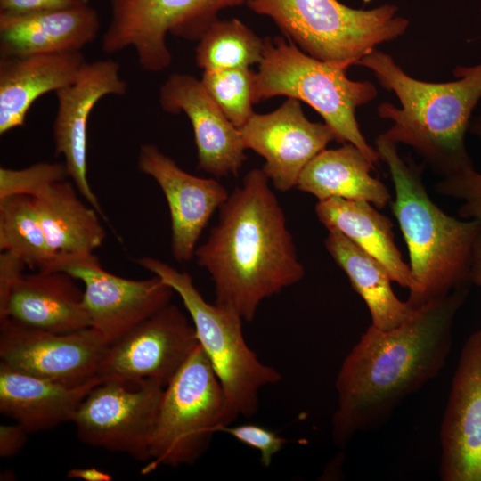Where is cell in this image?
<instances>
[{"label": "cell", "instance_id": "3", "mask_svg": "<svg viewBox=\"0 0 481 481\" xmlns=\"http://www.w3.org/2000/svg\"><path fill=\"white\" fill-rule=\"evenodd\" d=\"M356 65L370 69L400 103L378 106V116L392 122L382 133L387 139L412 148L442 178L473 166L465 137L481 100V62L455 67L456 79L448 82L417 79L377 48Z\"/></svg>", "mask_w": 481, "mask_h": 481}, {"label": "cell", "instance_id": "10", "mask_svg": "<svg viewBox=\"0 0 481 481\" xmlns=\"http://www.w3.org/2000/svg\"><path fill=\"white\" fill-rule=\"evenodd\" d=\"M164 389L154 379L101 382L86 395L72 421L77 437L86 444L149 461Z\"/></svg>", "mask_w": 481, "mask_h": 481}, {"label": "cell", "instance_id": "2", "mask_svg": "<svg viewBox=\"0 0 481 481\" xmlns=\"http://www.w3.org/2000/svg\"><path fill=\"white\" fill-rule=\"evenodd\" d=\"M262 169H252L221 205L217 224L196 248L211 276L215 303L251 322L260 303L301 281L300 263L284 212Z\"/></svg>", "mask_w": 481, "mask_h": 481}, {"label": "cell", "instance_id": "22", "mask_svg": "<svg viewBox=\"0 0 481 481\" xmlns=\"http://www.w3.org/2000/svg\"><path fill=\"white\" fill-rule=\"evenodd\" d=\"M100 29L90 4L24 16L0 15L1 56L75 52L93 42Z\"/></svg>", "mask_w": 481, "mask_h": 481}, {"label": "cell", "instance_id": "32", "mask_svg": "<svg viewBox=\"0 0 481 481\" xmlns=\"http://www.w3.org/2000/svg\"><path fill=\"white\" fill-rule=\"evenodd\" d=\"M221 432L229 434L239 442L257 450L260 453V461L265 467L270 466L273 457L287 444L285 438L257 424L229 425L224 427Z\"/></svg>", "mask_w": 481, "mask_h": 481}, {"label": "cell", "instance_id": "24", "mask_svg": "<svg viewBox=\"0 0 481 481\" xmlns=\"http://www.w3.org/2000/svg\"><path fill=\"white\" fill-rule=\"evenodd\" d=\"M374 164L354 144L324 149L302 170L296 188L318 201L331 198L364 200L379 208L390 201L387 187L371 174Z\"/></svg>", "mask_w": 481, "mask_h": 481}, {"label": "cell", "instance_id": "34", "mask_svg": "<svg viewBox=\"0 0 481 481\" xmlns=\"http://www.w3.org/2000/svg\"><path fill=\"white\" fill-rule=\"evenodd\" d=\"M29 432L20 424L0 426V457L7 459L18 454L25 446Z\"/></svg>", "mask_w": 481, "mask_h": 481}, {"label": "cell", "instance_id": "19", "mask_svg": "<svg viewBox=\"0 0 481 481\" xmlns=\"http://www.w3.org/2000/svg\"><path fill=\"white\" fill-rule=\"evenodd\" d=\"M159 102L172 114L189 118L197 148L198 168L216 177L237 175L247 157L242 136L205 89L190 74H172L161 86Z\"/></svg>", "mask_w": 481, "mask_h": 481}, {"label": "cell", "instance_id": "1", "mask_svg": "<svg viewBox=\"0 0 481 481\" xmlns=\"http://www.w3.org/2000/svg\"><path fill=\"white\" fill-rule=\"evenodd\" d=\"M469 286L418 308L390 330L368 327L338 372L333 443L346 447L360 432L385 425L409 396L437 377L452 346L455 317Z\"/></svg>", "mask_w": 481, "mask_h": 481}, {"label": "cell", "instance_id": "29", "mask_svg": "<svg viewBox=\"0 0 481 481\" xmlns=\"http://www.w3.org/2000/svg\"><path fill=\"white\" fill-rule=\"evenodd\" d=\"M254 75L249 68L204 70L201 83L226 118L238 128L255 113Z\"/></svg>", "mask_w": 481, "mask_h": 481}, {"label": "cell", "instance_id": "25", "mask_svg": "<svg viewBox=\"0 0 481 481\" xmlns=\"http://www.w3.org/2000/svg\"><path fill=\"white\" fill-rule=\"evenodd\" d=\"M77 189L63 180L33 197L48 244L55 255L94 253L106 232L99 213L77 195Z\"/></svg>", "mask_w": 481, "mask_h": 481}, {"label": "cell", "instance_id": "7", "mask_svg": "<svg viewBox=\"0 0 481 481\" xmlns=\"http://www.w3.org/2000/svg\"><path fill=\"white\" fill-rule=\"evenodd\" d=\"M135 261L180 297L233 416L255 415L261 389L277 384L282 377L275 368L261 362L248 346L241 316L230 307L207 302L188 273L151 257Z\"/></svg>", "mask_w": 481, "mask_h": 481}, {"label": "cell", "instance_id": "37", "mask_svg": "<svg viewBox=\"0 0 481 481\" xmlns=\"http://www.w3.org/2000/svg\"><path fill=\"white\" fill-rule=\"evenodd\" d=\"M469 132L481 139V110L477 115L472 117Z\"/></svg>", "mask_w": 481, "mask_h": 481}, {"label": "cell", "instance_id": "12", "mask_svg": "<svg viewBox=\"0 0 481 481\" xmlns=\"http://www.w3.org/2000/svg\"><path fill=\"white\" fill-rule=\"evenodd\" d=\"M109 345L92 327L55 333L0 322V364L69 386L101 378Z\"/></svg>", "mask_w": 481, "mask_h": 481}, {"label": "cell", "instance_id": "11", "mask_svg": "<svg viewBox=\"0 0 481 481\" xmlns=\"http://www.w3.org/2000/svg\"><path fill=\"white\" fill-rule=\"evenodd\" d=\"M45 271L63 272L84 283L83 302L90 327L109 344L168 305L174 294L154 274L131 280L106 271L94 253L55 255Z\"/></svg>", "mask_w": 481, "mask_h": 481}, {"label": "cell", "instance_id": "33", "mask_svg": "<svg viewBox=\"0 0 481 481\" xmlns=\"http://www.w3.org/2000/svg\"><path fill=\"white\" fill-rule=\"evenodd\" d=\"M89 4L90 0H0V15L24 16Z\"/></svg>", "mask_w": 481, "mask_h": 481}, {"label": "cell", "instance_id": "5", "mask_svg": "<svg viewBox=\"0 0 481 481\" xmlns=\"http://www.w3.org/2000/svg\"><path fill=\"white\" fill-rule=\"evenodd\" d=\"M254 75V104L274 96H288L311 106L340 143L356 146L372 163L380 160L363 135L356 110L373 101L378 90L370 81L347 77L346 68L318 60L281 37L264 38V53Z\"/></svg>", "mask_w": 481, "mask_h": 481}, {"label": "cell", "instance_id": "21", "mask_svg": "<svg viewBox=\"0 0 481 481\" xmlns=\"http://www.w3.org/2000/svg\"><path fill=\"white\" fill-rule=\"evenodd\" d=\"M96 378L84 385L69 386L20 372L0 364V412L29 434L72 422Z\"/></svg>", "mask_w": 481, "mask_h": 481}, {"label": "cell", "instance_id": "28", "mask_svg": "<svg viewBox=\"0 0 481 481\" xmlns=\"http://www.w3.org/2000/svg\"><path fill=\"white\" fill-rule=\"evenodd\" d=\"M264 39L238 19L216 20L200 38L195 61L203 70L249 68L259 64Z\"/></svg>", "mask_w": 481, "mask_h": 481}, {"label": "cell", "instance_id": "14", "mask_svg": "<svg viewBox=\"0 0 481 481\" xmlns=\"http://www.w3.org/2000/svg\"><path fill=\"white\" fill-rule=\"evenodd\" d=\"M442 481H481V330L460 354L440 425Z\"/></svg>", "mask_w": 481, "mask_h": 481}, {"label": "cell", "instance_id": "20", "mask_svg": "<svg viewBox=\"0 0 481 481\" xmlns=\"http://www.w3.org/2000/svg\"><path fill=\"white\" fill-rule=\"evenodd\" d=\"M86 63L81 51L1 56L0 135L22 126L34 102L71 85Z\"/></svg>", "mask_w": 481, "mask_h": 481}, {"label": "cell", "instance_id": "26", "mask_svg": "<svg viewBox=\"0 0 481 481\" xmlns=\"http://www.w3.org/2000/svg\"><path fill=\"white\" fill-rule=\"evenodd\" d=\"M328 232L325 248L365 302L371 325L390 330L407 320L415 309L395 296L387 269L339 231L329 229Z\"/></svg>", "mask_w": 481, "mask_h": 481}, {"label": "cell", "instance_id": "8", "mask_svg": "<svg viewBox=\"0 0 481 481\" xmlns=\"http://www.w3.org/2000/svg\"><path fill=\"white\" fill-rule=\"evenodd\" d=\"M235 420L209 360L198 343L165 387L150 460L142 474L160 466L196 463L208 450L214 435Z\"/></svg>", "mask_w": 481, "mask_h": 481}, {"label": "cell", "instance_id": "6", "mask_svg": "<svg viewBox=\"0 0 481 481\" xmlns=\"http://www.w3.org/2000/svg\"><path fill=\"white\" fill-rule=\"evenodd\" d=\"M306 53L346 69L378 45L405 34L409 20L393 4L364 10L338 0H248Z\"/></svg>", "mask_w": 481, "mask_h": 481}, {"label": "cell", "instance_id": "17", "mask_svg": "<svg viewBox=\"0 0 481 481\" xmlns=\"http://www.w3.org/2000/svg\"><path fill=\"white\" fill-rule=\"evenodd\" d=\"M69 274L58 271L0 273V322L66 333L90 327L83 290Z\"/></svg>", "mask_w": 481, "mask_h": 481}, {"label": "cell", "instance_id": "30", "mask_svg": "<svg viewBox=\"0 0 481 481\" xmlns=\"http://www.w3.org/2000/svg\"><path fill=\"white\" fill-rule=\"evenodd\" d=\"M67 177L65 163L60 162H38L20 169L1 167L0 199L12 195L36 197Z\"/></svg>", "mask_w": 481, "mask_h": 481}, {"label": "cell", "instance_id": "13", "mask_svg": "<svg viewBox=\"0 0 481 481\" xmlns=\"http://www.w3.org/2000/svg\"><path fill=\"white\" fill-rule=\"evenodd\" d=\"M197 345L192 323L169 303L109 345L99 376L102 381L154 379L166 387Z\"/></svg>", "mask_w": 481, "mask_h": 481}, {"label": "cell", "instance_id": "23", "mask_svg": "<svg viewBox=\"0 0 481 481\" xmlns=\"http://www.w3.org/2000/svg\"><path fill=\"white\" fill-rule=\"evenodd\" d=\"M319 221L329 229H336L353 243L378 260L393 281L410 289L413 277L395 242L393 224L371 203L331 198L315 206Z\"/></svg>", "mask_w": 481, "mask_h": 481}, {"label": "cell", "instance_id": "9", "mask_svg": "<svg viewBox=\"0 0 481 481\" xmlns=\"http://www.w3.org/2000/svg\"><path fill=\"white\" fill-rule=\"evenodd\" d=\"M248 0H110V21L102 37V49L111 54L135 49L141 68L149 72L167 69L172 55L167 34L200 40L225 8Z\"/></svg>", "mask_w": 481, "mask_h": 481}, {"label": "cell", "instance_id": "15", "mask_svg": "<svg viewBox=\"0 0 481 481\" xmlns=\"http://www.w3.org/2000/svg\"><path fill=\"white\" fill-rule=\"evenodd\" d=\"M239 130L245 148L265 159L262 170L280 192L296 187L305 167L335 140L331 128L310 121L294 98L270 113H254Z\"/></svg>", "mask_w": 481, "mask_h": 481}, {"label": "cell", "instance_id": "36", "mask_svg": "<svg viewBox=\"0 0 481 481\" xmlns=\"http://www.w3.org/2000/svg\"><path fill=\"white\" fill-rule=\"evenodd\" d=\"M469 281L481 289V228L473 247Z\"/></svg>", "mask_w": 481, "mask_h": 481}, {"label": "cell", "instance_id": "4", "mask_svg": "<svg viewBox=\"0 0 481 481\" xmlns=\"http://www.w3.org/2000/svg\"><path fill=\"white\" fill-rule=\"evenodd\" d=\"M382 134L375 140L395 188L391 208L406 243L413 286L407 302L418 308L469 286L472 251L481 224L447 215L429 197L423 167L401 157Z\"/></svg>", "mask_w": 481, "mask_h": 481}, {"label": "cell", "instance_id": "27", "mask_svg": "<svg viewBox=\"0 0 481 481\" xmlns=\"http://www.w3.org/2000/svg\"><path fill=\"white\" fill-rule=\"evenodd\" d=\"M0 249L33 271H45L55 254L41 224L35 200L28 195L0 199Z\"/></svg>", "mask_w": 481, "mask_h": 481}, {"label": "cell", "instance_id": "16", "mask_svg": "<svg viewBox=\"0 0 481 481\" xmlns=\"http://www.w3.org/2000/svg\"><path fill=\"white\" fill-rule=\"evenodd\" d=\"M127 84L114 60L86 62L77 79L56 92L58 110L53 135L55 156L62 155L68 175L86 201L106 216L87 178V123L95 104L107 95H124Z\"/></svg>", "mask_w": 481, "mask_h": 481}, {"label": "cell", "instance_id": "35", "mask_svg": "<svg viewBox=\"0 0 481 481\" xmlns=\"http://www.w3.org/2000/svg\"><path fill=\"white\" fill-rule=\"evenodd\" d=\"M69 478L82 479L85 481H111V474L97 468H76L67 472Z\"/></svg>", "mask_w": 481, "mask_h": 481}, {"label": "cell", "instance_id": "18", "mask_svg": "<svg viewBox=\"0 0 481 481\" xmlns=\"http://www.w3.org/2000/svg\"><path fill=\"white\" fill-rule=\"evenodd\" d=\"M137 168L153 178L165 195L174 258L178 263L189 262L210 217L229 197L227 190L215 179L187 173L151 143L141 145Z\"/></svg>", "mask_w": 481, "mask_h": 481}, {"label": "cell", "instance_id": "31", "mask_svg": "<svg viewBox=\"0 0 481 481\" xmlns=\"http://www.w3.org/2000/svg\"><path fill=\"white\" fill-rule=\"evenodd\" d=\"M436 192L461 201L459 216L481 224V173L474 166L443 177Z\"/></svg>", "mask_w": 481, "mask_h": 481}]
</instances>
